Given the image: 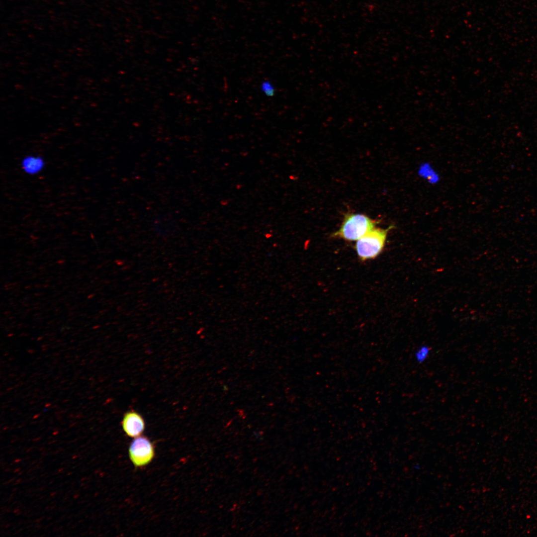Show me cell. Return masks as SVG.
Segmentation results:
<instances>
[{"instance_id":"obj_8","label":"cell","mask_w":537,"mask_h":537,"mask_svg":"<svg viewBox=\"0 0 537 537\" xmlns=\"http://www.w3.org/2000/svg\"><path fill=\"white\" fill-rule=\"evenodd\" d=\"M262 91L267 96H272L275 94V90L271 82L268 80L264 81L261 84Z\"/></svg>"},{"instance_id":"obj_4","label":"cell","mask_w":537,"mask_h":537,"mask_svg":"<svg viewBox=\"0 0 537 537\" xmlns=\"http://www.w3.org/2000/svg\"><path fill=\"white\" fill-rule=\"evenodd\" d=\"M122 426L126 434L131 438L141 436L145 428V423L142 416L134 411L125 413L122 421Z\"/></svg>"},{"instance_id":"obj_6","label":"cell","mask_w":537,"mask_h":537,"mask_svg":"<svg viewBox=\"0 0 537 537\" xmlns=\"http://www.w3.org/2000/svg\"><path fill=\"white\" fill-rule=\"evenodd\" d=\"M46 164L45 160L41 156L30 154L21 159L20 166L25 175L35 176L40 174L44 170Z\"/></svg>"},{"instance_id":"obj_5","label":"cell","mask_w":537,"mask_h":537,"mask_svg":"<svg viewBox=\"0 0 537 537\" xmlns=\"http://www.w3.org/2000/svg\"><path fill=\"white\" fill-rule=\"evenodd\" d=\"M152 227L155 234L162 237H168L176 231L177 224L170 215L161 214L155 217Z\"/></svg>"},{"instance_id":"obj_2","label":"cell","mask_w":537,"mask_h":537,"mask_svg":"<svg viewBox=\"0 0 537 537\" xmlns=\"http://www.w3.org/2000/svg\"><path fill=\"white\" fill-rule=\"evenodd\" d=\"M393 227L374 228L357 240L355 249L361 261L375 258L383 250L388 233Z\"/></svg>"},{"instance_id":"obj_1","label":"cell","mask_w":537,"mask_h":537,"mask_svg":"<svg viewBox=\"0 0 537 537\" xmlns=\"http://www.w3.org/2000/svg\"><path fill=\"white\" fill-rule=\"evenodd\" d=\"M377 222L358 213L346 214L339 229L332 234L335 238L357 241L375 228Z\"/></svg>"},{"instance_id":"obj_3","label":"cell","mask_w":537,"mask_h":537,"mask_svg":"<svg viewBox=\"0 0 537 537\" xmlns=\"http://www.w3.org/2000/svg\"><path fill=\"white\" fill-rule=\"evenodd\" d=\"M128 451L131 461L136 467L148 464L155 456L154 445L147 437L143 436L135 438L130 445Z\"/></svg>"},{"instance_id":"obj_7","label":"cell","mask_w":537,"mask_h":537,"mask_svg":"<svg viewBox=\"0 0 537 537\" xmlns=\"http://www.w3.org/2000/svg\"><path fill=\"white\" fill-rule=\"evenodd\" d=\"M430 348L427 346H422L417 350L415 353V358L419 363H422L428 358L430 354Z\"/></svg>"}]
</instances>
